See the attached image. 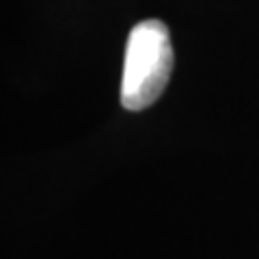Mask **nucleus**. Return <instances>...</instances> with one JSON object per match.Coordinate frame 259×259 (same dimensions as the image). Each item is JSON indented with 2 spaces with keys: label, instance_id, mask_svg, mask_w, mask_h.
Returning <instances> with one entry per match:
<instances>
[{
  "label": "nucleus",
  "instance_id": "nucleus-1",
  "mask_svg": "<svg viewBox=\"0 0 259 259\" xmlns=\"http://www.w3.org/2000/svg\"><path fill=\"white\" fill-rule=\"evenodd\" d=\"M173 69V48L168 28L160 20L139 22L130 30L125 46L121 104L127 110L151 106L168 84Z\"/></svg>",
  "mask_w": 259,
  "mask_h": 259
}]
</instances>
